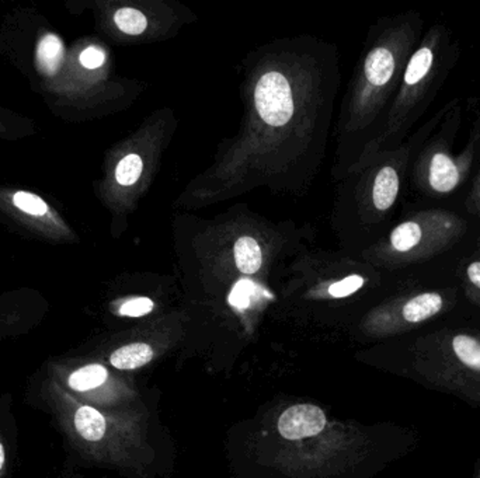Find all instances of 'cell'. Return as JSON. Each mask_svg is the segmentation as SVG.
Here are the masks:
<instances>
[{
  "label": "cell",
  "instance_id": "cell-1",
  "mask_svg": "<svg viewBox=\"0 0 480 478\" xmlns=\"http://www.w3.org/2000/svg\"><path fill=\"white\" fill-rule=\"evenodd\" d=\"M338 46L311 34L258 45L242 62L239 131L173 202L197 211L258 189L308 194L321 172L341 85Z\"/></svg>",
  "mask_w": 480,
  "mask_h": 478
},
{
  "label": "cell",
  "instance_id": "cell-2",
  "mask_svg": "<svg viewBox=\"0 0 480 478\" xmlns=\"http://www.w3.org/2000/svg\"><path fill=\"white\" fill-rule=\"evenodd\" d=\"M313 238L311 224L272 221L246 204L233 205L214 218L184 212L173 221V248L183 277L228 288L226 301L238 311L273 297L264 280L285 274Z\"/></svg>",
  "mask_w": 480,
  "mask_h": 478
},
{
  "label": "cell",
  "instance_id": "cell-3",
  "mask_svg": "<svg viewBox=\"0 0 480 478\" xmlns=\"http://www.w3.org/2000/svg\"><path fill=\"white\" fill-rule=\"evenodd\" d=\"M419 34L420 20L413 14L379 21L368 34L333 133L336 153L331 175L335 182L354 165L377 134L378 121L401 86Z\"/></svg>",
  "mask_w": 480,
  "mask_h": 478
},
{
  "label": "cell",
  "instance_id": "cell-4",
  "mask_svg": "<svg viewBox=\"0 0 480 478\" xmlns=\"http://www.w3.org/2000/svg\"><path fill=\"white\" fill-rule=\"evenodd\" d=\"M406 163V149L395 148L352 166L338 180L330 224L340 250L358 255L374 245V231L398 201Z\"/></svg>",
  "mask_w": 480,
  "mask_h": 478
},
{
  "label": "cell",
  "instance_id": "cell-5",
  "mask_svg": "<svg viewBox=\"0 0 480 478\" xmlns=\"http://www.w3.org/2000/svg\"><path fill=\"white\" fill-rule=\"evenodd\" d=\"M467 222L443 209L416 212L358 257L377 270H398L450 250L467 233Z\"/></svg>",
  "mask_w": 480,
  "mask_h": 478
},
{
  "label": "cell",
  "instance_id": "cell-6",
  "mask_svg": "<svg viewBox=\"0 0 480 478\" xmlns=\"http://www.w3.org/2000/svg\"><path fill=\"white\" fill-rule=\"evenodd\" d=\"M177 128L176 112L163 107L146 117L140 128L121 146L111 168V182L121 216L131 214L143 195L150 192Z\"/></svg>",
  "mask_w": 480,
  "mask_h": 478
},
{
  "label": "cell",
  "instance_id": "cell-7",
  "mask_svg": "<svg viewBox=\"0 0 480 478\" xmlns=\"http://www.w3.org/2000/svg\"><path fill=\"white\" fill-rule=\"evenodd\" d=\"M443 36L444 34L441 27H433L423 41L416 46L404 69L401 86L382 121L381 128L364 146L354 165H362L398 146L402 136L416 119V112L420 109L426 94L433 89L434 82L437 79Z\"/></svg>",
  "mask_w": 480,
  "mask_h": 478
},
{
  "label": "cell",
  "instance_id": "cell-8",
  "mask_svg": "<svg viewBox=\"0 0 480 478\" xmlns=\"http://www.w3.org/2000/svg\"><path fill=\"white\" fill-rule=\"evenodd\" d=\"M197 14L176 0H135L114 9L111 23L119 36L136 44L172 40Z\"/></svg>",
  "mask_w": 480,
  "mask_h": 478
},
{
  "label": "cell",
  "instance_id": "cell-9",
  "mask_svg": "<svg viewBox=\"0 0 480 478\" xmlns=\"http://www.w3.org/2000/svg\"><path fill=\"white\" fill-rule=\"evenodd\" d=\"M469 158H457L443 146H431L416 166V182L430 194H451L464 182Z\"/></svg>",
  "mask_w": 480,
  "mask_h": 478
},
{
  "label": "cell",
  "instance_id": "cell-10",
  "mask_svg": "<svg viewBox=\"0 0 480 478\" xmlns=\"http://www.w3.org/2000/svg\"><path fill=\"white\" fill-rule=\"evenodd\" d=\"M326 416L319 407L298 404L282 412L279 419V433L289 441L312 438L325 429Z\"/></svg>",
  "mask_w": 480,
  "mask_h": 478
},
{
  "label": "cell",
  "instance_id": "cell-11",
  "mask_svg": "<svg viewBox=\"0 0 480 478\" xmlns=\"http://www.w3.org/2000/svg\"><path fill=\"white\" fill-rule=\"evenodd\" d=\"M444 306L443 296L437 292H424L409 297L401 307V316L408 323H421L440 313Z\"/></svg>",
  "mask_w": 480,
  "mask_h": 478
},
{
  "label": "cell",
  "instance_id": "cell-12",
  "mask_svg": "<svg viewBox=\"0 0 480 478\" xmlns=\"http://www.w3.org/2000/svg\"><path fill=\"white\" fill-rule=\"evenodd\" d=\"M153 358V350L145 343L129 344L114 351L110 356V363L117 369H138Z\"/></svg>",
  "mask_w": 480,
  "mask_h": 478
},
{
  "label": "cell",
  "instance_id": "cell-13",
  "mask_svg": "<svg viewBox=\"0 0 480 478\" xmlns=\"http://www.w3.org/2000/svg\"><path fill=\"white\" fill-rule=\"evenodd\" d=\"M63 55H65V48H63L62 41L57 36L48 34L40 41L38 50H37L38 69L47 77H53L60 70Z\"/></svg>",
  "mask_w": 480,
  "mask_h": 478
},
{
  "label": "cell",
  "instance_id": "cell-14",
  "mask_svg": "<svg viewBox=\"0 0 480 478\" xmlns=\"http://www.w3.org/2000/svg\"><path fill=\"white\" fill-rule=\"evenodd\" d=\"M75 426L83 439L89 442H97L106 433V419L97 409L92 407H80L75 414Z\"/></svg>",
  "mask_w": 480,
  "mask_h": 478
},
{
  "label": "cell",
  "instance_id": "cell-15",
  "mask_svg": "<svg viewBox=\"0 0 480 478\" xmlns=\"http://www.w3.org/2000/svg\"><path fill=\"white\" fill-rule=\"evenodd\" d=\"M107 369L102 365H87L73 372L69 377V386L77 392H87L102 386L107 380Z\"/></svg>",
  "mask_w": 480,
  "mask_h": 478
},
{
  "label": "cell",
  "instance_id": "cell-16",
  "mask_svg": "<svg viewBox=\"0 0 480 478\" xmlns=\"http://www.w3.org/2000/svg\"><path fill=\"white\" fill-rule=\"evenodd\" d=\"M452 348L460 362L470 369L480 370V343L475 340L474 336H455Z\"/></svg>",
  "mask_w": 480,
  "mask_h": 478
},
{
  "label": "cell",
  "instance_id": "cell-17",
  "mask_svg": "<svg viewBox=\"0 0 480 478\" xmlns=\"http://www.w3.org/2000/svg\"><path fill=\"white\" fill-rule=\"evenodd\" d=\"M14 205L21 211L27 214L34 215V216H41L47 214L48 207L40 197L30 194V192L19 191L13 197Z\"/></svg>",
  "mask_w": 480,
  "mask_h": 478
},
{
  "label": "cell",
  "instance_id": "cell-18",
  "mask_svg": "<svg viewBox=\"0 0 480 478\" xmlns=\"http://www.w3.org/2000/svg\"><path fill=\"white\" fill-rule=\"evenodd\" d=\"M153 309H155V302L151 297L140 296L124 302L118 312L121 316L143 317L152 313Z\"/></svg>",
  "mask_w": 480,
  "mask_h": 478
},
{
  "label": "cell",
  "instance_id": "cell-19",
  "mask_svg": "<svg viewBox=\"0 0 480 478\" xmlns=\"http://www.w3.org/2000/svg\"><path fill=\"white\" fill-rule=\"evenodd\" d=\"M79 60L83 68L90 70L99 69V68L103 67L106 53L97 46H87L86 50L80 53Z\"/></svg>",
  "mask_w": 480,
  "mask_h": 478
},
{
  "label": "cell",
  "instance_id": "cell-20",
  "mask_svg": "<svg viewBox=\"0 0 480 478\" xmlns=\"http://www.w3.org/2000/svg\"><path fill=\"white\" fill-rule=\"evenodd\" d=\"M467 278L470 284L480 290V261H474L468 265Z\"/></svg>",
  "mask_w": 480,
  "mask_h": 478
},
{
  "label": "cell",
  "instance_id": "cell-21",
  "mask_svg": "<svg viewBox=\"0 0 480 478\" xmlns=\"http://www.w3.org/2000/svg\"><path fill=\"white\" fill-rule=\"evenodd\" d=\"M468 207H469V209H475V211L480 209V172L479 174H477L476 182H475L472 194H470L469 198H468Z\"/></svg>",
  "mask_w": 480,
  "mask_h": 478
},
{
  "label": "cell",
  "instance_id": "cell-22",
  "mask_svg": "<svg viewBox=\"0 0 480 478\" xmlns=\"http://www.w3.org/2000/svg\"><path fill=\"white\" fill-rule=\"evenodd\" d=\"M4 446H2V443H0V468H2V466H4Z\"/></svg>",
  "mask_w": 480,
  "mask_h": 478
}]
</instances>
